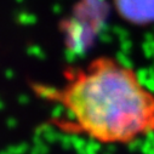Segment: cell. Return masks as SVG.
Masks as SVG:
<instances>
[{
    "label": "cell",
    "mask_w": 154,
    "mask_h": 154,
    "mask_svg": "<svg viewBox=\"0 0 154 154\" xmlns=\"http://www.w3.org/2000/svg\"><path fill=\"white\" fill-rule=\"evenodd\" d=\"M118 15L134 24L154 21V0H113Z\"/></svg>",
    "instance_id": "2"
},
{
    "label": "cell",
    "mask_w": 154,
    "mask_h": 154,
    "mask_svg": "<svg viewBox=\"0 0 154 154\" xmlns=\"http://www.w3.org/2000/svg\"><path fill=\"white\" fill-rule=\"evenodd\" d=\"M34 89L64 108L68 126L101 143H130L154 132V94L132 68L113 57L67 69L57 88Z\"/></svg>",
    "instance_id": "1"
}]
</instances>
